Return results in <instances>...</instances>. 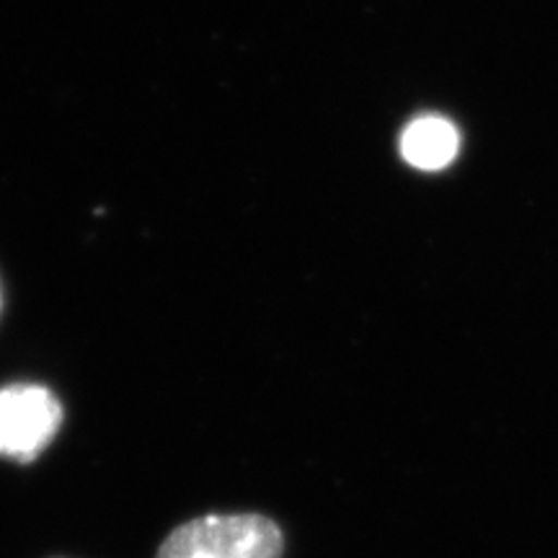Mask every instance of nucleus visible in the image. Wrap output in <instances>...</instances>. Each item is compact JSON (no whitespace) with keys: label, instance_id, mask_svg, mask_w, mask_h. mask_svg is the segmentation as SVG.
<instances>
[{"label":"nucleus","instance_id":"f03ea898","mask_svg":"<svg viewBox=\"0 0 558 558\" xmlns=\"http://www.w3.org/2000/svg\"><path fill=\"white\" fill-rule=\"evenodd\" d=\"M62 427V403L50 388L13 383L0 388V458L32 463Z\"/></svg>","mask_w":558,"mask_h":558},{"label":"nucleus","instance_id":"f257e3e1","mask_svg":"<svg viewBox=\"0 0 558 558\" xmlns=\"http://www.w3.org/2000/svg\"><path fill=\"white\" fill-rule=\"evenodd\" d=\"M284 538L264 514H205L179 525L156 558H282Z\"/></svg>","mask_w":558,"mask_h":558},{"label":"nucleus","instance_id":"20e7f679","mask_svg":"<svg viewBox=\"0 0 558 558\" xmlns=\"http://www.w3.org/2000/svg\"><path fill=\"white\" fill-rule=\"evenodd\" d=\"M0 308H3V290H0Z\"/></svg>","mask_w":558,"mask_h":558},{"label":"nucleus","instance_id":"7ed1b4c3","mask_svg":"<svg viewBox=\"0 0 558 558\" xmlns=\"http://www.w3.org/2000/svg\"><path fill=\"white\" fill-rule=\"evenodd\" d=\"M458 132L439 117L411 122L401 137V153L411 166L424 171L445 169L458 156Z\"/></svg>","mask_w":558,"mask_h":558}]
</instances>
